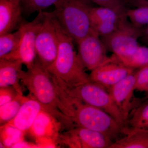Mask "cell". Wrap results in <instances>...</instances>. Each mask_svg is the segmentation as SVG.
Here are the masks:
<instances>
[{
    "label": "cell",
    "instance_id": "cell-1",
    "mask_svg": "<svg viewBox=\"0 0 148 148\" xmlns=\"http://www.w3.org/2000/svg\"><path fill=\"white\" fill-rule=\"evenodd\" d=\"M19 77L30 94L41 104L44 110L53 115L68 129L73 127L52 75L37 58L32 68L26 71L21 70Z\"/></svg>",
    "mask_w": 148,
    "mask_h": 148
},
{
    "label": "cell",
    "instance_id": "cell-2",
    "mask_svg": "<svg viewBox=\"0 0 148 148\" xmlns=\"http://www.w3.org/2000/svg\"><path fill=\"white\" fill-rule=\"evenodd\" d=\"M56 22L58 52L55 61L47 70L59 83L67 87H76L89 82V75L85 72L75 50L73 40L64 32L56 19Z\"/></svg>",
    "mask_w": 148,
    "mask_h": 148
},
{
    "label": "cell",
    "instance_id": "cell-3",
    "mask_svg": "<svg viewBox=\"0 0 148 148\" xmlns=\"http://www.w3.org/2000/svg\"><path fill=\"white\" fill-rule=\"evenodd\" d=\"M64 105L75 127H82L108 136L113 142L124 134V130L112 117L101 109L84 103L66 93Z\"/></svg>",
    "mask_w": 148,
    "mask_h": 148
},
{
    "label": "cell",
    "instance_id": "cell-4",
    "mask_svg": "<svg viewBox=\"0 0 148 148\" xmlns=\"http://www.w3.org/2000/svg\"><path fill=\"white\" fill-rule=\"evenodd\" d=\"M89 0H59L54 5L53 16L64 32L77 43L92 32Z\"/></svg>",
    "mask_w": 148,
    "mask_h": 148
},
{
    "label": "cell",
    "instance_id": "cell-5",
    "mask_svg": "<svg viewBox=\"0 0 148 148\" xmlns=\"http://www.w3.org/2000/svg\"><path fill=\"white\" fill-rule=\"evenodd\" d=\"M57 83L68 95L104 111L118 123L124 132L127 130L122 114L105 87L91 81L73 88L67 87Z\"/></svg>",
    "mask_w": 148,
    "mask_h": 148
},
{
    "label": "cell",
    "instance_id": "cell-6",
    "mask_svg": "<svg viewBox=\"0 0 148 148\" xmlns=\"http://www.w3.org/2000/svg\"><path fill=\"white\" fill-rule=\"evenodd\" d=\"M143 31L128 21L126 16L114 32L101 38L107 50L118 57H125L133 53L140 45L138 40L142 37Z\"/></svg>",
    "mask_w": 148,
    "mask_h": 148
},
{
    "label": "cell",
    "instance_id": "cell-7",
    "mask_svg": "<svg viewBox=\"0 0 148 148\" xmlns=\"http://www.w3.org/2000/svg\"><path fill=\"white\" fill-rule=\"evenodd\" d=\"M58 41L56 19L52 12H44L36 38L37 59L44 67H50L57 56Z\"/></svg>",
    "mask_w": 148,
    "mask_h": 148
},
{
    "label": "cell",
    "instance_id": "cell-8",
    "mask_svg": "<svg viewBox=\"0 0 148 148\" xmlns=\"http://www.w3.org/2000/svg\"><path fill=\"white\" fill-rule=\"evenodd\" d=\"M44 15V12H40L33 21H24L20 25L18 29L21 31V36L18 48L2 58L18 60L25 65L27 69L33 67L37 58L36 38Z\"/></svg>",
    "mask_w": 148,
    "mask_h": 148
},
{
    "label": "cell",
    "instance_id": "cell-9",
    "mask_svg": "<svg viewBox=\"0 0 148 148\" xmlns=\"http://www.w3.org/2000/svg\"><path fill=\"white\" fill-rule=\"evenodd\" d=\"M58 143L70 148H109L113 141L101 132L76 127L60 134Z\"/></svg>",
    "mask_w": 148,
    "mask_h": 148
},
{
    "label": "cell",
    "instance_id": "cell-10",
    "mask_svg": "<svg viewBox=\"0 0 148 148\" xmlns=\"http://www.w3.org/2000/svg\"><path fill=\"white\" fill-rule=\"evenodd\" d=\"M62 123L47 111L43 109L38 115L29 131L41 147H55L58 143Z\"/></svg>",
    "mask_w": 148,
    "mask_h": 148
},
{
    "label": "cell",
    "instance_id": "cell-11",
    "mask_svg": "<svg viewBox=\"0 0 148 148\" xmlns=\"http://www.w3.org/2000/svg\"><path fill=\"white\" fill-rule=\"evenodd\" d=\"M135 70L125 66L113 53L103 64L90 71L89 78L90 81L108 89Z\"/></svg>",
    "mask_w": 148,
    "mask_h": 148
},
{
    "label": "cell",
    "instance_id": "cell-12",
    "mask_svg": "<svg viewBox=\"0 0 148 148\" xmlns=\"http://www.w3.org/2000/svg\"><path fill=\"white\" fill-rule=\"evenodd\" d=\"M76 44L80 60L85 69L88 71L96 69L109 58L106 46L93 31Z\"/></svg>",
    "mask_w": 148,
    "mask_h": 148
},
{
    "label": "cell",
    "instance_id": "cell-13",
    "mask_svg": "<svg viewBox=\"0 0 148 148\" xmlns=\"http://www.w3.org/2000/svg\"><path fill=\"white\" fill-rule=\"evenodd\" d=\"M138 69L108 89L114 102L121 112L127 126L130 111L140 101H132L135 85L138 76Z\"/></svg>",
    "mask_w": 148,
    "mask_h": 148
},
{
    "label": "cell",
    "instance_id": "cell-14",
    "mask_svg": "<svg viewBox=\"0 0 148 148\" xmlns=\"http://www.w3.org/2000/svg\"><path fill=\"white\" fill-rule=\"evenodd\" d=\"M23 14L22 0H0V35L17 30Z\"/></svg>",
    "mask_w": 148,
    "mask_h": 148
},
{
    "label": "cell",
    "instance_id": "cell-15",
    "mask_svg": "<svg viewBox=\"0 0 148 148\" xmlns=\"http://www.w3.org/2000/svg\"><path fill=\"white\" fill-rule=\"evenodd\" d=\"M43 109L41 104L29 94L26 97L16 116L7 123L25 133L29 131L35 119Z\"/></svg>",
    "mask_w": 148,
    "mask_h": 148
},
{
    "label": "cell",
    "instance_id": "cell-16",
    "mask_svg": "<svg viewBox=\"0 0 148 148\" xmlns=\"http://www.w3.org/2000/svg\"><path fill=\"white\" fill-rule=\"evenodd\" d=\"M22 65L18 60L0 59V87L13 86L19 94H23L19 77Z\"/></svg>",
    "mask_w": 148,
    "mask_h": 148
},
{
    "label": "cell",
    "instance_id": "cell-17",
    "mask_svg": "<svg viewBox=\"0 0 148 148\" xmlns=\"http://www.w3.org/2000/svg\"><path fill=\"white\" fill-rule=\"evenodd\" d=\"M109 148H148V129H128Z\"/></svg>",
    "mask_w": 148,
    "mask_h": 148
},
{
    "label": "cell",
    "instance_id": "cell-18",
    "mask_svg": "<svg viewBox=\"0 0 148 148\" xmlns=\"http://www.w3.org/2000/svg\"><path fill=\"white\" fill-rule=\"evenodd\" d=\"M134 6L127 9L126 14L130 22L136 27L142 28L148 24V0H127Z\"/></svg>",
    "mask_w": 148,
    "mask_h": 148
},
{
    "label": "cell",
    "instance_id": "cell-19",
    "mask_svg": "<svg viewBox=\"0 0 148 148\" xmlns=\"http://www.w3.org/2000/svg\"><path fill=\"white\" fill-rule=\"evenodd\" d=\"M128 129H148V101L139 103L130 113L127 122Z\"/></svg>",
    "mask_w": 148,
    "mask_h": 148
},
{
    "label": "cell",
    "instance_id": "cell-20",
    "mask_svg": "<svg viewBox=\"0 0 148 148\" xmlns=\"http://www.w3.org/2000/svg\"><path fill=\"white\" fill-rule=\"evenodd\" d=\"M126 16V14L121 15L108 8L92 7L90 12L91 27L95 24L119 22Z\"/></svg>",
    "mask_w": 148,
    "mask_h": 148
},
{
    "label": "cell",
    "instance_id": "cell-21",
    "mask_svg": "<svg viewBox=\"0 0 148 148\" xmlns=\"http://www.w3.org/2000/svg\"><path fill=\"white\" fill-rule=\"evenodd\" d=\"M25 132L16 127L6 123L1 125V148H12L16 143L24 140Z\"/></svg>",
    "mask_w": 148,
    "mask_h": 148
},
{
    "label": "cell",
    "instance_id": "cell-22",
    "mask_svg": "<svg viewBox=\"0 0 148 148\" xmlns=\"http://www.w3.org/2000/svg\"><path fill=\"white\" fill-rule=\"evenodd\" d=\"M118 57L123 64L129 68L134 70L141 69L148 65V47L139 45L130 55Z\"/></svg>",
    "mask_w": 148,
    "mask_h": 148
},
{
    "label": "cell",
    "instance_id": "cell-23",
    "mask_svg": "<svg viewBox=\"0 0 148 148\" xmlns=\"http://www.w3.org/2000/svg\"><path fill=\"white\" fill-rule=\"evenodd\" d=\"M26 98L23 94H18L13 100L0 106L1 125L8 123L14 118Z\"/></svg>",
    "mask_w": 148,
    "mask_h": 148
},
{
    "label": "cell",
    "instance_id": "cell-24",
    "mask_svg": "<svg viewBox=\"0 0 148 148\" xmlns=\"http://www.w3.org/2000/svg\"><path fill=\"white\" fill-rule=\"evenodd\" d=\"M21 33L18 29L14 32L0 35V58L16 51L21 38Z\"/></svg>",
    "mask_w": 148,
    "mask_h": 148
},
{
    "label": "cell",
    "instance_id": "cell-25",
    "mask_svg": "<svg viewBox=\"0 0 148 148\" xmlns=\"http://www.w3.org/2000/svg\"><path fill=\"white\" fill-rule=\"evenodd\" d=\"M59 0H22L23 14L29 16L34 12H40Z\"/></svg>",
    "mask_w": 148,
    "mask_h": 148
},
{
    "label": "cell",
    "instance_id": "cell-26",
    "mask_svg": "<svg viewBox=\"0 0 148 148\" xmlns=\"http://www.w3.org/2000/svg\"><path fill=\"white\" fill-rule=\"evenodd\" d=\"M99 6L112 9L121 15L126 14L127 9L125 8L123 0H89Z\"/></svg>",
    "mask_w": 148,
    "mask_h": 148
},
{
    "label": "cell",
    "instance_id": "cell-27",
    "mask_svg": "<svg viewBox=\"0 0 148 148\" xmlns=\"http://www.w3.org/2000/svg\"><path fill=\"white\" fill-rule=\"evenodd\" d=\"M135 90L148 92V65L138 69Z\"/></svg>",
    "mask_w": 148,
    "mask_h": 148
},
{
    "label": "cell",
    "instance_id": "cell-28",
    "mask_svg": "<svg viewBox=\"0 0 148 148\" xmlns=\"http://www.w3.org/2000/svg\"><path fill=\"white\" fill-rule=\"evenodd\" d=\"M19 94L13 86L0 87V106L13 100Z\"/></svg>",
    "mask_w": 148,
    "mask_h": 148
},
{
    "label": "cell",
    "instance_id": "cell-29",
    "mask_svg": "<svg viewBox=\"0 0 148 148\" xmlns=\"http://www.w3.org/2000/svg\"><path fill=\"white\" fill-rule=\"evenodd\" d=\"M12 148H40L38 145L25 142L24 140L16 143Z\"/></svg>",
    "mask_w": 148,
    "mask_h": 148
},
{
    "label": "cell",
    "instance_id": "cell-30",
    "mask_svg": "<svg viewBox=\"0 0 148 148\" xmlns=\"http://www.w3.org/2000/svg\"><path fill=\"white\" fill-rule=\"evenodd\" d=\"M142 37H143L145 41L148 43V24L146 25L145 29L143 31Z\"/></svg>",
    "mask_w": 148,
    "mask_h": 148
},
{
    "label": "cell",
    "instance_id": "cell-31",
    "mask_svg": "<svg viewBox=\"0 0 148 148\" xmlns=\"http://www.w3.org/2000/svg\"><path fill=\"white\" fill-rule=\"evenodd\" d=\"M146 98H147V101H148V92H146Z\"/></svg>",
    "mask_w": 148,
    "mask_h": 148
}]
</instances>
